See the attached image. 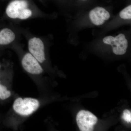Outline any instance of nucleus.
Here are the masks:
<instances>
[{"label": "nucleus", "mask_w": 131, "mask_h": 131, "mask_svg": "<svg viewBox=\"0 0 131 131\" xmlns=\"http://www.w3.org/2000/svg\"><path fill=\"white\" fill-rule=\"evenodd\" d=\"M31 5L30 0H12L6 8V14L11 19H27L32 15Z\"/></svg>", "instance_id": "1"}, {"label": "nucleus", "mask_w": 131, "mask_h": 131, "mask_svg": "<svg viewBox=\"0 0 131 131\" xmlns=\"http://www.w3.org/2000/svg\"><path fill=\"white\" fill-rule=\"evenodd\" d=\"M39 101L31 97L16 98L13 103L15 112L22 117H28L35 112L40 107Z\"/></svg>", "instance_id": "2"}, {"label": "nucleus", "mask_w": 131, "mask_h": 131, "mask_svg": "<svg viewBox=\"0 0 131 131\" xmlns=\"http://www.w3.org/2000/svg\"><path fill=\"white\" fill-rule=\"evenodd\" d=\"M103 42L112 46L113 52L115 55H123L126 52L128 40L123 34H119L115 37L110 35L106 36L103 38Z\"/></svg>", "instance_id": "3"}, {"label": "nucleus", "mask_w": 131, "mask_h": 131, "mask_svg": "<svg viewBox=\"0 0 131 131\" xmlns=\"http://www.w3.org/2000/svg\"><path fill=\"white\" fill-rule=\"evenodd\" d=\"M76 121L80 130L92 131L97 123L98 118L89 111L82 110L78 113Z\"/></svg>", "instance_id": "4"}, {"label": "nucleus", "mask_w": 131, "mask_h": 131, "mask_svg": "<svg viewBox=\"0 0 131 131\" xmlns=\"http://www.w3.org/2000/svg\"><path fill=\"white\" fill-rule=\"evenodd\" d=\"M28 48L29 53L40 63L45 61V45L40 38L37 37L31 38L28 41Z\"/></svg>", "instance_id": "5"}, {"label": "nucleus", "mask_w": 131, "mask_h": 131, "mask_svg": "<svg viewBox=\"0 0 131 131\" xmlns=\"http://www.w3.org/2000/svg\"><path fill=\"white\" fill-rule=\"evenodd\" d=\"M21 64L24 70L30 74L40 75L43 71L41 63L29 52L24 55Z\"/></svg>", "instance_id": "6"}, {"label": "nucleus", "mask_w": 131, "mask_h": 131, "mask_svg": "<svg viewBox=\"0 0 131 131\" xmlns=\"http://www.w3.org/2000/svg\"><path fill=\"white\" fill-rule=\"evenodd\" d=\"M90 20L94 25H102L110 19V13L105 8L101 7H96L91 9L89 13Z\"/></svg>", "instance_id": "7"}, {"label": "nucleus", "mask_w": 131, "mask_h": 131, "mask_svg": "<svg viewBox=\"0 0 131 131\" xmlns=\"http://www.w3.org/2000/svg\"><path fill=\"white\" fill-rule=\"evenodd\" d=\"M15 38V33L10 28H3L0 31V45H9L14 41Z\"/></svg>", "instance_id": "8"}, {"label": "nucleus", "mask_w": 131, "mask_h": 131, "mask_svg": "<svg viewBox=\"0 0 131 131\" xmlns=\"http://www.w3.org/2000/svg\"><path fill=\"white\" fill-rule=\"evenodd\" d=\"M12 95V93L5 85L0 82V100H4L9 98Z\"/></svg>", "instance_id": "9"}, {"label": "nucleus", "mask_w": 131, "mask_h": 131, "mask_svg": "<svg viewBox=\"0 0 131 131\" xmlns=\"http://www.w3.org/2000/svg\"><path fill=\"white\" fill-rule=\"evenodd\" d=\"M119 15L121 18L124 20H130L131 19V5L125 7L120 12Z\"/></svg>", "instance_id": "10"}, {"label": "nucleus", "mask_w": 131, "mask_h": 131, "mask_svg": "<svg viewBox=\"0 0 131 131\" xmlns=\"http://www.w3.org/2000/svg\"><path fill=\"white\" fill-rule=\"evenodd\" d=\"M123 119L127 123H131V113L129 110L126 109L123 112V114L122 116Z\"/></svg>", "instance_id": "11"}, {"label": "nucleus", "mask_w": 131, "mask_h": 131, "mask_svg": "<svg viewBox=\"0 0 131 131\" xmlns=\"http://www.w3.org/2000/svg\"><path fill=\"white\" fill-rule=\"evenodd\" d=\"M83 1H87V0H83Z\"/></svg>", "instance_id": "12"}, {"label": "nucleus", "mask_w": 131, "mask_h": 131, "mask_svg": "<svg viewBox=\"0 0 131 131\" xmlns=\"http://www.w3.org/2000/svg\"><path fill=\"white\" fill-rule=\"evenodd\" d=\"M0 68H1V65H0Z\"/></svg>", "instance_id": "13"}]
</instances>
